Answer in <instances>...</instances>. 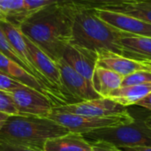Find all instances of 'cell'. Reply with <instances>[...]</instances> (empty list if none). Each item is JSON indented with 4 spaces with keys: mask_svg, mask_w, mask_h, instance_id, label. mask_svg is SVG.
Returning a JSON list of instances; mask_svg holds the SVG:
<instances>
[{
    "mask_svg": "<svg viewBox=\"0 0 151 151\" xmlns=\"http://www.w3.org/2000/svg\"><path fill=\"white\" fill-rule=\"evenodd\" d=\"M76 5L55 4L27 14L19 24L21 33L58 63L71 44Z\"/></svg>",
    "mask_w": 151,
    "mask_h": 151,
    "instance_id": "obj_1",
    "label": "cell"
},
{
    "mask_svg": "<svg viewBox=\"0 0 151 151\" xmlns=\"http://www.w3.org/2000/svg\"><path fill=\"white\" fill-rule=\"evenodd\" d=\"M75 5L71 44L97 53L109 51L122 56L123 49L120 41L127 33L100 19L93 8Z\"/></svg>",
    "mask_w": 151,
    "mask_h": 151,
    "instance_id": "obj_2",
    "label": "cell"
},
{
    "mask_svg": "<svg viewBox=\"0 0 151 151\" xmlns=\"http://www.w3.org/2000/svg\"><path fill=\"white\" fill-rule=\"evenodd\" d=\"M70 131L47 117L11 115L0 130V142L44 151L47 141Z\"/></svg>",
    "mask_w": 151,
    "mask_h": 151,
    "instance_id": "obj_3",
    "label": "cell"
},
{
    "mask_svg": "<svg viewBox=\"0 0 151 151\" xmlns=\"http://www.w3.org/2000/svg\"><path fill=\"white\" fill-rule=\"evenodd\" d=\"M88 142H105L121 148L151 147V129L145 119H135L129 124L109 127L82 134Z\"/></svg>",
    "mask_w": 151,
    "mask_h": 151,
    "instance_id": "obj_4",
    "label": "cell"
},
{
    "mask_svg": "<svg viewBox=\"0 0 151 151\" xmlns=\"http://www.w3.org/2000/svg\"><path fill=\"white\" fill-rule=\"evenodd\" d=\"M48 118L65 127L71 133L80 134H84L104 127L129 124L134 120V118H133L129 113L110 117H91L59 112L54 110L50 111Z\"/></svg>",
    "mask_w": 151,
    "mask_h": 151,
    "instance_id": "obj_5",
    "label": "cell"
},
{
    "mask_svg": "<svg viewBox=\"0 0 151 151\" xmlns=\"http://www.w3.org/2000/svg\"><path fill=\"white\" fill-rule=\"evenodd\" d=\"M63 93L69 104L101 98L96 92L92 82L73 69L63 58L58 62Z\"/></svg>",
    "mask_w": 151,
    "mask_h": 151,
    "instance_id": "obj_6",
    "label": "cell"
},
{
    "mask_svg": "<svg viewBox=\"0 0 151 151\" xmlns=\"http://www.w3.org/2000/svg\"><path fill=\"white\" fill-rule=\"evenodd\" d=\"M9 93L12 96L19 115L48 118L53 107L57 106L50 96L27 86H23Z\"/></svg>",
    "mask_w": 151,
    "mask_h": 151,
    "instance_id": "obj_7",
    "label": "cell"
},
{
    "mask_svg": "<svg viewBox=\"0 0 151 151\" xmlns=\"http://www.w3.org/2000/svg\"><path fill=\"white\" fill-rule=\"evenodd\" d=\"M52 110L59 112L91 117H110L129 113L126 106L109 97H101L89 101L55 106Z\"/></svg>",
    "mask_w": 151,
    "mask_h": 151,
    "instance_id": "obj_8",
    "label": "cell"
},
{
    "mask_svg": "<svg viewBox=\"0 0 151 151\" xmlns=\"http://www.w3.org/2000/svg\"><path fill=\"white\" fill-rule=\"evenodd\" d=\"M0 72L5 73L6 75L13 78L14 80L19 81L20 83L27 87L35 88L47 95L55 102L57 106L66 104V102L64 100V98L61 96H59L54 90H52L44 83H42L38 79H36L34 75L28 73L25 68H23L17 63L13 62L12 60L3 55L1 52H0Z\"/></svg>",
    "mask_w": 151,
    "mask_h": 151,
    "instance_id": "obj_9",
    "label": "cell"
},
{
    "mask_svg": "<svg viewBox=\"0 0 151 151\" xmlns=\"http://www.w3.org/2000/svg\"><path fill=\"white\" fill-rule=\"evenodd\" d=\"M93 9L100 19L124 33L151 37V24L143 19L108 10Z\"/></svg>",
    "mask_w": 151,
    "mask_h": 151,
    "instance_id": "obj_10",
    "label": "cell"
},
{
    "mask_svg": "<svg viewBox=\"0 0 151 151\" xmlns=\"http://www.w3.org/2000/svg\"><path fill=\"white\" fill-rule=\"evenodd\" d=\"M62 58L85 79L89 81H92L95 69L97 66V52L74 44H69L65 50Z\"/></svg>",
    "mask_w": 151,
    "mask_h": 151,
    "instance_id": "obj_11",
    "label": "cell"
},
{
    "mask_svg": "<svg viewBox=\"0 0 151 151\" xmlns=\"http://www.w3.org/2000/svg\"><path fill=\"white\" fill-rule=\"evenodd\" d=\"M24 40L27 50L29 52L32 63L36 68V70L50 82L51 86H53L57 90H58L65 96L62 90V85L60 81V71L58 63L53 61L45 52H43L39 47H37L35 43H33L25 35H24Z\"/></svg>",
    "mask_w": 151,
    "mask_h": 151,
    "instance_id": "obj_12",
    "label": "cell"
},
{
    "mask_svg": "<svg viewBox=\"0 0 151 151\" xmlns=\"http://www.w3.org/2000/svg\"><path fill=\"white\" fill-rule=\"evenodd\" d=\"M120 42L123 57L137 62L151 61V37L125 34Z\"/></svg>",
    "mask_w": 151,
    "mask_h": 151,
    "instance_id": "obj_13",
    "label": "cell"
},
{
    "mask_svg": "<svg viewBox=\"0 0 151 151\" xmlns=\"http://www.w3.org/2000/svg\"><path fill=\"white\" fill-rule=\"evenodd\" d=\"M97 66L117 73L123 77L136 71L145 70L141 62L109 51L98 53Z\"/></svg>",
    "mask_w": 151,
    "mask_h": 151,
    "instance_id": "obj_14",
    "label": "cell"
},
{
    "mask_svg": "<svg viewBox=\"0 0 151 151\" xmlns=\"http://www.w3.org/2000/svg\"><path fill=\"white\" fill-rule=\"evenodd\" d=\"M44 151H92V148L82 134L70 132L47 141Z\"/></svg>",
    "mask_w": 151,
    "mask_h": 151,
    "instance_id": "obj_15",
    "label": "cell"
},
{
    "mask_svg": "<svg viewBox=\"0 0 151 151\" xmlns=\"http://www.w3.org/2000/svg\"><path fill=\"white\" fill-rule=\"evenodd\" d=\"M122 80L123 76L120 74L96 66L91 81L97 94L102 97H109L112 91L121 87Z\"/></svg>",
    "mask_w": 151,
    "mask_h": 151,
    "instance_id": "obj_16",
    "label": "cell"
},
{
    "mask_svg": "<svg viewBox=\"0 0 151 151\" xmlns=\"http://www.w3.org/2000/svg\"><path fill=\"white\" fill-rule=\"evenodd\" d=\"M150 93H151V82L141 85L120 87L112 91L110 94L109 98H111L115 102L127 107L128 105L136 104L138 101Z\"/></svg>",
    "mask_w": 151,
    "mask_h": 151,
    "instance_id": "obj_17",
    "label": "cell"
},
{
    "mask_svg": "<svg viewBox=\"0 0 151 151\" xmlns=\"http://www.w3.org/2000/svg\"><path fill=\"white\" fill-rule=\"evenodd\" d=\"M98 9H104L115 12L124 13L129 16L143 19L151 24V0L105 6Z\"/></svg>",
    "mask_w": 151,
    "mask_h": 151,
    "instance_id": "obj_18",
    "label": "cell"
},
{
    "mask_svg": "<svg viewBox=\"0 0 151 151\" xmlns=\"http://www.w3.org/2000/svg\"><path fill=\"white\" fill-rule=\"evenodd\" d=\"M27 14L24 9V0H0V19H6L19 26Z\"/></svg>",
    "mask_w": 151,
    "mask_h": 151,
    "instance_id": "obj_19",
    "label": "cell"
},
{
    "mask_svg": "<svg viewBox=\"0 0 151 151\" xmlns=\"http://www.w3.org/2000/svg\"><path fill=\"white\" fill-rule=\"evenodd\" d=\"M64 1L70 2V3L82 5V6H86V7H90V8H102L105 6L146 1V0H64Z\"/></svg>",
    "mask_w": 151,
    "mask_h": 151,
    "instance_id": "obj_20",
    "label": "cell"
},
{
    "mask_svg": "<svg viewBox=\"0 0 151 151\" xmlns=\"http://www.w3.org/2000/svg\"><path fill=\"white\" fill-rule=\"evenodd\" d=\"M150 82L151 72L147 70H140L123 77L121 87L141 85V84L150 83Z\"/></svg>",
    "mask_w": 151,
    "mask_h": 151,
    "instance_id": "obj_21",
    "label": "cell"
},
{
    "mask_svg": "<svg viewBox=\"0 0 151 151\" xmlns=\"http://www.w3.org/2000/svg\"><path fill=\"white\" fill-rule=\"evenodd\" d=\"M0 52L3 55H4L5 57H7L8 58H10L11 60H12L13 62L17 63L18 65H19L20 66H22L23 68H25L29 73L27 67L23 63V61L20 59V58L18 56V54L13 50V48L11 46L10 42H8L5 35L4 34V32L2 31L1 28H0Z\"/></svg>",
    "mask_w": 151,
    "mask_h": 151,
    "instance_id": "obj_22",
    "label": "cell"
},
{
    "mask_svg": "<svg viewBox=\"0 0 151 151\" xmlns=\"http://www.w3.org/2000/svg\"><path fill=\"white\" fill-rule=\"evenodd\" d=\"M0 112L11 115H19L12 95L9 92L0 90Z\"/></svg>",
    "mask_w": 151,
    "mask_h": 151,
    "instance_id": "obj_23",
    "label": "cell"
},
{
    "mask_svg": "<svg viewBox=\"0 0 151 151\" xmlns=\"http://www.w3.org/2000/svg\"><path fill=\"white\" fill-rule=\"evenodd\" d=\"M64 0H24V9L29 14L44 7L58 4Z\"/></svg>",
    "mask_w": 151,
    "mask_h": 151,
    "instance_id": "obj_24",
    "label": "cell"
},
{
    "mask_svg": "<svg viewBox=\"0 0 151 151\" xmlns=\"http://www.w3.org/2000/svg\"><path fill=\"white\" fill-rule=\"evenodd\" d=\"M23 86H26V85L20 83L19 81L14 80L13 78L0 72V90L11 92Z\"/></svg>",
    "mask_w": 151,
    "mask_h": 151,
    "instance_id": "obj_25",
    "label": "cell"
},
{
    "mask_svg": "<svg viewBox=\"0 0 151 151\" xmlns=\"http://www.w3.org/2000/svg\"><path fill=\"white\" fill-rule=\"evenodd\" d=\"M92 151H123L116 146L105 142H89Z\"/></svg>",
    "mask_w": 151,
    "mask_h": 151,
    "instance_id": "obj_26",
    "label": "cell"
},
{
    "mask_svg": "<svg viewBox=\"0 0 151 151\" xmlns=\"http://www.w3.org/2000/svg\"><path fill=\"white\" fill-rule=\"evenodd\" d=\"M0 151H40L33 149H29L23 146L14 145V144H9V143H4L0 142Z\"/></svg>",
    "mask_w": 151,
    "mask_h": 151,
    "instance_id": "obj_27",
    "label": "cell"
},
{
    "mask_svg": "<svg viewBox=\"0 0 151 151\" xmlns=\"http://www.w3.org/2000/svg\"><path fill=\"white\" fill-rule=\"evenodd\" d=\"M136 105L141 106V107H142V108H144L146 110L151 111V93L148 94L142 99H141L140 101H138L136 103Z\"/></svg>",
    "mask_w": 151,
    "mask_h": 151,
    "instance_id": "obj_28",
    "label": "cell"
},
{
    "mask_svg": "<svg viewBox=\"0 0 151 151\" xmlns=\"http://www.w3.org/2000/svg\"><path fill=\"white\" fill-rule=\"evenodd\" d=\"M123 151H151V147H132V148H121Z\"/></svg>",
    "mask_w": 151,
    "mask_h": 151,
    "instance_id": "obj_29",
    "label": "cell"
},
{
    "mask_svg": "<svg viewBox=\"0 0 151 151\" xmlns=\"http://www.w3.org/2000/svg\"><path fill=\"white\" fill-rule=\"evenodd\" d=\"M8 117H9V115H8V114H5V113H2V112H0V130L2 129L3 126L4 125L5 121H6V120H7V119H8Z\"/></svg>",
    "mask_w": 151,
    "mask_h": 151,
    "instance_id": "obj_30",
    "label": "cell"
},
{
    "mask_svg": "<svg viewBox=\"0 0 151 151\" xmlns=\"http://www.w3.org/2000/svg\"><path fill=\"white\" fill-rule=\"evenodd\" d=\"M141 63L144 66L145 70L151 72V61H144V62H141Z\"/></svg>",
    "mask_w": 151,
    "mask_h": 151,
    "instance_id": "obj_31",
    "label": "cell"
},
{
    "mask_svg": "<svg viewBox=\"0 0 151 151\" xmlns=\"http://www.w3.org/2000/svg\"><path fill=\"white\" fill-rule=\"evenodd\" d=\"M145 123H146V125L151 129V115L145 119Z\"/></svg>",
    "mask_w": 151,
    "mask_h": 151,
    "instance_id": "obj_32",
    "label": "cell"
},
{
    "mask_svg": "<svg viewBox=\"0 0 151 151\" xmlns=\"http://www.w3.org/2000/svg\"><path fill=\"white\" fill-rule=\"evenodd\" d=\"M0 19H1V15H0Z\"/></svg>",
    "mask_w": 151,
    "mask_h": 151,
    "instance_id": "obj_33",
    "label": "cell"
}]
</instances>
